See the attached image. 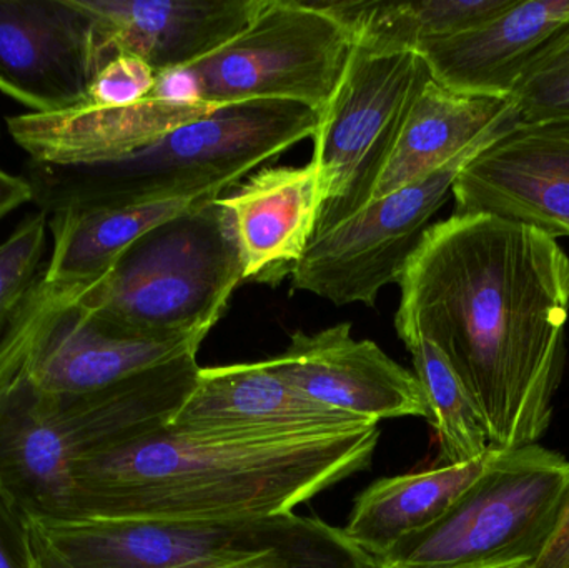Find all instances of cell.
<instances>
[{
  "mask_svg": "<svg viewBox=\"0 0 569 568\" xmlns=\"http://www.w3.org/2000/svg\"><path fill=\"white\" fill-rule=\"evenodd\" d=\"M186 353L117 386L73 399L26 387L0 393V489L32 519L57 517L79 460L172 422L199 376Z\"/></svg>",
  "mask_w": 569,
  "mask_h": 568,
  "instance_id": "4",
  "label": "cell"
},
{
  "mask_svg": "<svg viewBox=\"0 0 569 568\" xmlns=\"http://www.w3.org/2000/svg\"><path fill=\"white\" fill-rule=\"evenodd\" d=\"M535 567L569 568V499L553 539L550 540Z\"/></svg>",
  "mask_w": 569,
  "mask_h": 568,
  "instance_id": "30",
  "label": "cell"
},
{
  "mask_svg": "<svg viewBox=\"0 0 569 568\" xmlns=\"http://www.w3.org/2000/svg\"><path fill=\"white\" fill-rule=\"evenodd\" d=\"M0 568H43L29 516L0 489Z\"/></svg>",
  "mask_w": 569,
  "mask_h": 568,
  "instance_id": "28",
  "label": "cell"
},
{
  "mask_svg": "<svg viewBox=\"0 0 569 568\" xmlns=\"http://www.w3.org/2000/svg\"><path fill=\"white\" fill-rule=\"evenodd\" d=\"M32 199V187L26 177L0 169V220Z\"/></svg>",
  "mask_w": 569,
  "mask_h": 568,
  "instance_id": "29",
  "label": "cell"
},
{
  "mask_svg": "<svg viewBox=\"0 0 569 568\" xmlns=\"http://www.w3.org/2000/svg\"><path fill=\"white\" fill-rule=\"evenodd\" d=\"M0 137H2V126H0Z\"/></svg>",
  "mask_w": 569,
  "mask_h": 568,
  "instance_id": "33",
  "label": "cell"
},
{
  "mask_svg": "<svg viewBox=\"0 0 569 568\" xmlns=\"http://www.w3.org/2000/svg\"><path fill=\"white\" fill-rule=\"evenodd\" d=\"M110 57L132 53L157 73L183 69L236 39L263 0H79Z\"/></svg>",
  "mask_w": 569,
  "mask_h": 568,
  "instance_id": "17",
  "label": "cell"
},
{
  "mask_svg": "<svg viewBox=\"0 0 569 568\" xmlns=\"http://www.w3.org/2000/svg\"><path fill=\"white\" fill-rule=\"evenodd\" d=\"M517 0H337L318 2L353 40L377 50H415L475 29Z\"/></svg>",
  "mask_w": 569,
  "mask_h": 568,
  "instance_id": "23",
  "label": "cell"
},
{
  "mask_svg": "<svg viewBox=\"0 0 569 568\" xmlns=\"http://www.w3.org/2000/svg\"><path fill=\"white\" fill-rule=\"evenodd\" d=\"M569 499V462L533 444L498 450L445 516L403 537L375 568H503L537 564Z\"/></svg>",
  "mask_w": 569,
  "mask_h": 568,
  "instance_id": "7",
  "label": "cell"
},
{
  "mask_svg": "<svg viewBox=\"0 0 569 568\" xmlns=\"http://www.w3.org/2000/svg\"><path fill=\"white\" fill-rule=\"evenodd\" d=\"M518 122L513 100L455 92L431 77L405 119L371 202L427 179L467 150L493 142Z\"/></svg>",
  "mask_w": 569,
  "mask_h": 568,
  "instance_id": "20",
  "label": "cell"
},
{
  "mask_svg": "<svg viewBox=\"0 0 569 568\" xmlns=\"http://www.w3.org/2000/svg\"><path fill=\"white\" fill-rule=\"evenodd\" d=\"M487 146L467 150L427 179L373 200L333 229L313 236L291 270V290L313 293L337 307H373L385 287L400 282L458 173Z\"/></svg>",
  "mask_w": 569,
  "mask_h": 568,
  "instance_id": "11",
  "label": "cell"
},
{
  "mask_svg": "<svg viewBox=\"0 0 569 568\" xmlns=\"http://www.w3.org/2000/svg\"><path fill=\"white\" fill-rule=\"evenodd\" d=\"M219 197L222 192L52 213L49 216L52 253L40 279L59 286L93 282L112 270L140 237L192 207Z\"/></svg>",
  "mask_w": 569,
  "mask_h": 568,
  "instance_id": "22",
  "label": "cell"
},
{
  "mask_svg": "<svg viewBox=\"0 0 569 568\" xmlns=\"http://www.w3.org/2000/svg\"><path fill=\"white\" fill-rule=\"evenodd\" d=\"M219 202L232 216L246 280L277 283L291 273L317 229V169L310 160L260 170Z\"/></svg>",
  "mask_w": 569,
  "mask_h": 568,
  "instance_id": "19",
  "label": "cell"
},
{
  "mask_svg": "<svg viewBox=\"0 0 569 568\" xmlns=\"http://www.w3.org/2000/svg\"><path fill=\"white\" fill-rule=\"evenodd\" d=\"M430 79L427 62L415 50H377L353 40L313 133L311 162L321 192L313 236L371 202L405 119Z\"/></svg>",
  "mask_w": 569,
  "mask_h": 568,
  "instance_id": "9",
  "label": "cell"
},
{
  "mask_svg": "<svg viewBox=\"0 0 569 568\" xmlns=\"http://www.w3.org/2000/svg\"><path fill=\"white\" fill-rule=\"evenodd\" d=\"M157 72L140 57L117 53L97 73L87 90V102L96 107H122L152 93Z\"/></svg>",
  "mask_w": 569,
  "mask_h": 568,
  "instance_id": "27",
  "label": "cell"
},
{
  "mask_svg": "<svg viewBox=\"0 0 569 568\" xmlns=\"http://www.w3.org/2000/svg\"><path fill=\"white\" fill-rule=\"evenodd\" d=\"M82 283L36 280L0 336V393L26 387L46 399H73L199 352L189 340L157 342L107 326L80 296Z\"/></svg>",
  "mask_w": 569,
  "mask_h": 568,
  "instance_id": "8",
  "label": "cell"
},
{
  "mask_svg": "<svg viewBox=\"0 0 569 568\" xmlns=\"http://www.w3.org/2000/svg\"><path fill=\"white\" fill-rule=\"evenodd\" d=\"M110 59L79 0H0V92L30 112L86 103Z\"/></svg>",
  "mask_w": 569,
  "mask_h": 568,
  "instance_id": "12",
  "label": "cell"
},
{
  "mask_svg": "<svg viewBox=\"0 0 569 568\" xmlns=\"http://www.w3.org/2000/svg\"><path fill=\"white\" fill-rule=\"evenodd\" d=\"M423 389L428 422L440 444V466L473 462L490 452L487 427L443 353L423 337L401 340Z\"/></svg>",
  "mask_w": 569,
  "mask_h": 568,
  "instance_id": "24",
  "label": "cell"
},
{
  "mask_svg": "<svg viewBox=\"0 0 569 568\" xmlns=\"http://www.w3.org/2000/svg\"><path fill=\"white\" fill-rule=\"evenodd\" d=\"M272 369L321 406L368 423L401 417L428 420L417 376L395 362L371 340H357L350 323L317 333L295 332Z\"/></svg>",
  "mask_w": 569,
  "mask_h": 568,
  "instance_id": "14",
  "label": "cell"
},
{
  "mask_svg": "<svg viewBox=\"0 0 569 568\" xmlns=\"http://www.w3.org/2000/svg\"><path fill=\"white\" fill-rule=\"evenodd\" d=\"M37 542L69 568H375L343 530L317 517L32 519Z\"/></svg>",
  "mask_w": 569,
  "mask_h": 568,
  "instance_id": "5",
  "label": "cell"
},
{
  "mask_svg": "<svg viewBox=\"0 0 569 568\" xmlns=\"http://www.w3.org/2000/svg\"><path fill=\"white\" fill-rule=\"evenodd\" d=\"M398 286V337L443 353L491 449L538 444L567 359L569 256L558 240L491 213H453L425 232Z\"/></svg>",
  "mask_w": 569,
  "mask_h": 568,
  "instance_id": "1",
  "label": "cell"
},
{
  "mask_svg": "<svg viewBox=\"0 0 569 568\" xmlns=\"http://www.w3.org/2000/svg\"><path fill=\"white\" fill-rule=\"evenodd\" d=\"M353 37L303 0H263L249 26L226 46L183 67L203 102L226 107L288 100L320 112L340 83Z\"/></svg>",
  "mask_w": 569,
  "mask_h": 568,
  "instance_id": "10",
  "label": "cell"
},
{
  "mask_svg": "<svg viewBox=\"0 0 569 568\" xmlns=\"http://www.w3.org/2000/svg\"><path fill=\"white\" fill-rule=\"evenodd\" d=\"M47 232L49 216L39 210L0 243V336L39 279Z\"/></svg>",
  "mask_w": 569,
  "mask_h": 568,
  "instance_id": "26",
  "label": "cell"
},
{
  "mask_svg": "<svg viewBox=\"0 0 569 568\" xmlns=\"http://www.w3.org/2000/svg\"><path fill=\"white\" fill-rule=\"evenodd\" d=\"M503 568H537V567H535V564H520V566H511V567H503Z\"/></svg>",
  "mask_w": 569,
  "mask_h": 568,
  "instance_id": "32",
  "label": "cell"
},
{
  "mask_svg": "<svg viewBox=\"0 0 569 568\" xmlns=\"http://www.w3.org/2000/svg\"><path fill=\"white\" fill-rule=\"evenodd\" d=\"M219 199L140 237L106 276L82 283L83 302L127 336L202 346L246 280L236 226Z\"/></svg>",
  "mask_w": 569,
  "mask_h": 568,
  "instance_id": "6",
  "label": "cell"
},
{
  "mask_svg": "<svg viewBox=\"0 0 569 568\" xmlns=\"http://www.w3.org/2000/svg\"><path fill=\"white\" fill-rule=\"evenodd\" d=\"M497 456L498 450L491 449L473 462L375 480L355 499L341 530L375 562L403 537L427 529L445 516Z\"/></svg>",
  "mask_w": 569,
  "mask_h": 568,
  "instance_id": "21",
  "label": "cell"
},
{
  "mask_svg": "<svg viewBox=\"0 0 569 568\" xmlns=\"http://www.w3.org/2000/svg\"><path fill=\"white\" fill-rule=\"evenodd\" d=\"M455 213H491L569 237V119L518 122L460 170Z\"/></svg>",
  "mask_w": 569,
  "mask_h": 568,
  "instance_id": "13",
  "label": "cell"
},
{
  "mask_svg": "<svg viewBox=\"0 0 569 568\" xmlns=\"http://www.w3.org/2000/svg\"><path fill=\"white\" fill-rule=\"evenodd\" d=\"M510 99L520 122L569 119V23L528 63Z\"/></svg>",
  "mask_w": 569,
  "mask_h": 568,
  "instance_id": "25",
  "label": "cell"
},
{
  "mask_svg": "<svg viewBox=\"0 0 569 568\" xmlns=\"http://www.w3.org/2000/svg\"><path fill=\"white\" fill-rule=\"evenodd\" d=\"M378 442V426L320 436H222L166 426L79 460L57 517L287 516L368 469Z\"/></svg>",
  "mask_w": 569,
  "mask_h": 568,
  "instance_id": "2",
  "label": "cell"
},
{
  "mask_svg": "<svg viewBox=\"0 0 569 568\" xmlns=\"http://www.w3.org/2000/svg\"><path fill=\"white\" fill-rule=\"evenodd\" d=\"M222 107L150 93L122 107L90 103L50 113L7 117V130L29 160L50 166H92L133 156L172 130Z\"/></svg>",
  "mask_w": 569,
  "mask_h": 568,
  "instance_id": "16",
  "label": "cell"
},
{
  "mask_svg": "<svg viewBox=\"0 0 569 568\" xmlns=\"http://www.w3.org/2000/svg\"><path fill=\"white\" fill-rule=\"evenodd\" d=\"M36 536V534H33ZM36 546H37V552H39V559L40 564H42L43 568H69L63 566L62 562H59V560L56 559V557L50 556L49 552H46V550L42 549V547L39 546V542H37L36 539Z\"/></svg>",
  "mask_w": 569,
  "mask_h": 568,
  "instance_id": "31",
  "label": "cell"
},
{
  "mask_svg": "<svg viewBox=\"0 0 569 568\" xmlns=\"http://www.w3.org/2000/svg\"><path fill=\"white\" fill-rule=\"evenodd\" d=\"M318 112L288 100L233 103L113 162L50 166L27 160L22 176L47 216L62 210L187 199L226 192L240 179L313 137Z\"/></svg>",
  "mask_w": 569,
  "mask_h": 568,
  "instance_id": "3",
  "label": "cell"
},
{
  "mask_svg": "<svg viewBox=\"0 0 569 568\" xmlns=\"http://www.w3.org/2000/svg\"><path fill=\"white\" fill-rule=\"evenodd\" d=\"M569 23V0H517L488 22L421 43L431 77L468 96L510 99L528 63Z\"/></svg>",
  "mask_w": 569,
  "mask_h": 568,
  "instance_id": "18",
  "label": "cell"
},
{
  "mask_svg": "<svg viewBox=\"0 0 569 568\" xmlns=\"http://www.w3.org/2000/svg\"><path fill=\"white\" fill-rule=\"evenodd\" d=\"M368 423L305 397L270 360L200 367L196 387L169 423L177 432L222 436H320Z\"/></svg>",
  "mask_w": 569,
  "mask_h": 568,
  "instance_id": "15",
  "label": "cell"
}]
</instances>
